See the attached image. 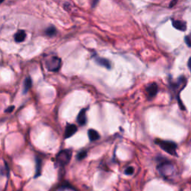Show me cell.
<instances>
[{
	"instance_id": "5",
	"label": "cell",
	"mask_w": 191,
	"mask_h": 191,
	"mask_svg": "<svg viewBox=\"0 0 191 191\" xmlns=\"http://www.w3.org/2000/svg\"><path fill=\"white\" fill-rule=\"evenodd\" d=\"M187 83V79L186 78L184 77V76H181L179 77L176 82H172L171 84V87H172V90H174L175 92H176L177 93H180V91L184 89L186 86Z\"/></svg>"
},
{
	"instance_id": "10",
	"label": "cell",
	"mask_w": 191,
	"mask_h": 191,
	"mask_svg": "<svg viewBox=\"0 0 191 191\" xmlns=\"http://www.w3.org/2000/svg\"><path fill=\"white\" fill-rule=\"evenodd\" d=\"M77 122L82 126H84L87 123V117H86V109H82L79 112L77 117Z\"/></svg>"
},
{
	"instance_id": "11",
	"label": "cell",
	"mask_w": 191,
	"mask_h": 191,
	"mask_svg": "<svg viewBox=\"0 0 191 191\" xmlns=\"http://www.w3.org/2000/svg\"><path fill=\"white\" fill-rule=\"evenodd\" d=\"M25 37H26V33L25 31L19 30L14 35V40L17 43H21L25 40Z\"/></svg>"
},
{
	"instance_id": "16",
	"label": "cell",
	"mask_w": 191,
	"mask_h": 191,
	"mask_svg": "<svg viewBox=\"0 0 191 191\" xmlns=\"http://www.w3.org/2000/svg\"><path fill=\"white\" fill-rule=\"evenodd\" d=\"M87 155H88V152L86 151H82L79 152L77 155V160L78 161H82L83 160L84 157H86Z\"/></svg>"
},
{
	"instance_id": "14",
	"label": "cell",
	"mask_w": 191,
	"mask_h": 191,
	"mask_svg": "<svg viewBox=\"0 0 191 191\" xmlns=\"http://www.w3.org/2000/svg\"><path fill=\"white\" fill-rule=\"evenodd\" d=\"M36 167H37V170H36V175H35V178H37L38 176H40V173H41V168H42V162H41V160L40 158H37L36 160Z\"/></svg>"
},
{
	"instance_id": "7",
	"label": "cell",
	"mask_w": 191,
	"mask_h": 191,
	"mask_svg": "<svg viewBox=\"0 0 191 191\" xmlns=\"http://www.w3.org/2000/svg\"><path fill=\"white\" fill-rule=\"evenodd\" d=\"M77 127L76 125H73V124H70V125H67L66 127V129H65V133H64V137L66 139L69 138V137H71L72 135H74L76 133L77 131Z\"/></svg>"
},
{
	"instance_id": "1",
	"label": "cell",
	"mask_w": 191,
	"mask_h": 191,
	"mask_svg": "<svg viewBox=\"0 0 191 191\" xmlns=\"http://www.w3.org/2000/svg\"><path fill=\"white\" fill-rule=\"evenodd\" d=\"M157 170H159L161 176L166 179L172 176L175 172V168L172 163L166 160L161 161L157 166Z\"/></svg>"
},
{
	"instance_id": "3",
	"label": "cell",
	"mask_w": 191,
	"mask_h": 191,
	"mask_svg": "<svg viewBox=\"0 0 191 191\" xmlns=\"http://www.w3.org/2000/svg\"><path fill=\"white\" fill-rule=\"evenodd\" d=\"M71 157H72V151L70 149H64L61 151L56 156L57 163L61 167L66 166L70 162Z\"/></svg>"
},
{
	"instance_id": "4",
	"label": "cell",
	"mask_w": 191,
	"mask_h": 191,
	"mask_svg": "<svg viewBox=\"0 0 191 191\" xmlns=\"http://www.w3.org/2000/svg\"><path fill=\"white\" fill-rule=\"evenodd\" d=\"M46 66L47 70L51 71V72H56L61 66V60L58 57H52L46 61Z\"/></svg>"
},
{
	"instance_id": "6",
	"label": "cell",
	"mask_w": 191,
	"mask_h": 191,
	"mask_svg": "<svg viewBox=\"0 0 191 191\" xmlns=\"http://www.w3.org/2000/svg\"><path fill=\"white\" fill-rule=\"evenodd\" d=\"M146 91L148 97L149 99H151L157 95V91H158V87L156 83H151L146 87Z\"/></svg>"
},
{
	"instance_id": "19",
	"label": "cell",
	"mask_w": 191,
	"mask_h": 191,
	"mask_svg": "<svg viewBox=\"0 0 191 191\" xmlns=\"http://www.w3.org/2000/svg\"><path fill=\"white\" fill-rule=\"evenodd\" d=\"M13 109H14V106H11V107H9V108H8L6 110H5V112H6V113H11V112H12L13 111Z\"/></svg>"
},
{
	"instance_id": "21",
	"label": "cell",
	"mask_w": 191,
	"mask_h": 191,
	"mask_svg": "<svg viewBox=\"0 0 191 191\" xmlns=\"http://www.w3.org/2000/svg\"><path fill=\"white\" fill-rule=\"evenodd\" d=\"M4 1H5V0H0V4H1L2 3H3Z\"/></svg>"
},
{
	"instance_id": "12",
	"label": "cell",
	"mask_w": 191,
	"mask_h": 191,
	"mask_svg": "<svg viewBox=\"0 0 191 191\" xmlns=\"http://www.w3.org/2000/svg\"><path fill=\"white\" fill-rule=\"evenodd\" d=\"M88 137L90 141H97V140L99 139L100 135L94 129H89L88 130Z\"/></svg>"
},
{
	"instance_id": "13",
	"label": "cell",
	"mask_w": 191,
	"mask_h": 191,
	"mask_svg": "<svg viewBox=\"0 0 191 191\" xmlns=\"http://www.w3.org/2000/svg\"><path fill=\"white\" fill-rule=\"evenodd\" d=\"M31 84H32V82H31V78H25L24 82V87H23V93L25 94L29 91V90L30 89V88L31 87Z\"/></svg>"
},
{
	"instance_id": "8",
	"label": "cell",
	"mask_w": 191,
	"mask_h": 191,
	"mask_svg": "<svg viewBox=\"0 0 191 191\" xmlns=\"http://www.w3.org/2000/svg\"><path fill=\"white\" fill-rule=\"evenodd\" d=\"M172 24L175 29H176L177 30L184 31L187 29V24L184 21L181 20H172Z\"/></svg>"
},
{
	"instance_id": "18",
	"label": "cell",
	"mask_w": 191,
	"mask_h": 191,
	"mask_svg": "<svg viewBox=\"0 0 191 191\" xmlns=\"http://www.w3.org/2000/svg\"><path fill=\"white\" fill-rule=\"evenodd\" d=\"M134 171H135V169H134L132 167H128L126 170H125V174L132 175L134 173Z\"/></svg>"
},
{
	"instance_id": "9",
	"label": "cell",
	"mask_w": 191,
	"mask_h": 191,
	"mask_svg": "<svg viewBox=\"0 0 191 191\" xmlns=\"http://www.w3.org/2000/svg\"><path fill=\"white\" fill-rule=\"evenodd\" d=\"M96 62L99 65H100V66H104V67L107 68L108 70L111 68V62H110L108 59L101 58V57H97V58H96Z\"/></svg>"
},
{
	"instance_id": "15",
	"label": "cell",
	"mask_w": 191,
	"mask_h": 191,
	"mask_svg": "<svg viewBox=\"0 0 191 191\" xmlns=\"http://www.w3.org/2000/svg\"><path fill=\"white\" fill-rule=\"evenodd\" d=\"M45 33H46V34L48 35V36L52 37V36H54V35L56 34L57 30H56V29L55 28V27L50 26L46 29V31H45Z\"/></svg>"
},
{
	"instance_id": "20",
	"label": "cell",
	"mask_w": 191,
	"mask_h": 191,
	"mask_svg": "<svg viewBox=\"0 0 191 191\" xmlns=\"http://www.w3.org/2000/svg\"><path fill=\"white\" fill-rule=\"evenodd\" d=\"M188 65V67H189V69H190V72H191V58L190 59H189Z\"/></svg>"
},
{
	"instance_id": "17",
	"label": "cell",
	"mask_w": 191,
	"mask_h": 191,
	"mask_svg": "<svg viewBox=\"0 0 191 191\" xmlns=\"http://www.w3.org/2000/svg\"><path fill=\"white\" fill-rule=\"evenodd\" d=\"M184 41L189 47H191V34L187 35V36L184 37Z\"/></svg>"
},
{
	"instance_id": "2",
	"label": "cell",
	"mask_w": 191,
	"mask_h": 191,
	"mask_svg": "<svg viewBox=\"0 0 191 191\" xmlns=\"http://www.w3.org/2000/svg\"><path fill=\"white\" fill-rule=\"evenodd\" d=\"M155 142L157 145H158L163 151H166L168 154L177 156V145L176 143L170 141H163V140H156Z\"/></svg>"
}]
</instances>
